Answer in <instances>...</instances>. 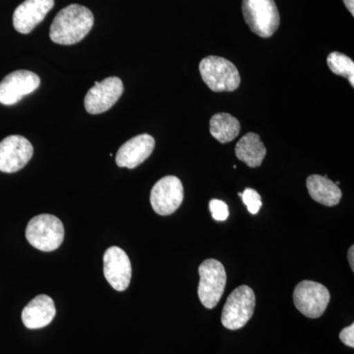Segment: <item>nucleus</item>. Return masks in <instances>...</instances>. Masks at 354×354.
Returning <instances> with one entry per match:
<instances>
[{
	"mask_svg": "<svg viewBox=\"0 0 354 354\" xmlns=\"http://www.w3.org/2000/svg\"><path fill=\"white\" fill-rule=\"evenodd\" d=\"M330 299L328 288L316 281H301L293 291L295 307L300 313L311 319L323 315L329 305Z\"/></svg>",
	"mask_w": 354,
	"mask_h": 354,
	"instance_id": "0eeeda50",
	"label": "nucleus"
},
{
	"mask_svg": "<svg viewBox=\"0 0 354 354\" xmlns=\"http://www.w3.org/2000/svg\"><path fill=\"white\" fill-rule=\"evenodd\" d=\"M55 313L57 309L53 300L48 295H38L23 309V324L28 329H41L50 325L55 317Z\"/></svg>",
	"mask_w": 354,
	"mask_h": 354,
	"instance_id": "2eb2a0df",
	"label": "nucleus"
},
{
	"mask_svg": "<svg viewBox=\"0 0 354 354\" xmlns=\"http://www.w3.org/2000/svg\"><path fill=\"white\" fill-rule=\"evenodd\" d=\"M239 195L252 215H257L259 213L261 207H262V199L257 191L252 188H246L243 193H239Z\"/></svg>",
	"mask_w": 354,
	"mask_h": 354,
	"instance_id": "aec40b11",
	"label": "nucleus"
},
{
	"mask_svg": "<svg viewBox=\"0 0 354 354\" xmlns=\"http://www.w3.org/2000/svg\"><path fill=\"white\" fill-rule=\"evenodd\" d=\"M41 79L29 70H17L0 82V104L12 106L39 88Z\"/></svg>",
	"mask_w": 354,
	"mask_h": 354,
	"instance_id": "9d476101",
	"label": "nucleus"
},
{
	"mask_svg": "<svg viewBox=\"0 0 354 354\" xmlns=\"http://www.w3.org/2000/svg\"><path fill=\"white\" fill-rule=\"evenodd\" d=\"M26 239L38 250H57L64 239V223L55 216L43 214L32 218L26 228Z\"/></svg>",
	"mask_w": 354,
	"mask_h": 354,
	"instance_id": "f03ea898",
	"label": "nucleus"
},
{
	"mask_svg": "<svg viewBox=\"0 0 354 354\" xmlns=\"http://www.w3.org/2000/svg\"><path fill=\"white\" fill-rule=\"evenodd\" d=\"M353 246H351V248H349L348 250V262L349 265H351V270L354 271V260H353V255H354V251H353Z\"/></svg>",
	"mask_w": 354,
	"mask_h": 354,
	"instance_id": "5701e85b",
	"label": "nucleus"
},
{
	"mask_svg": "<svg viewBox=\"0 0 354 354\" xmlns=\"http://www.w3.org/2000/svg\"><path fill=\"white\" fill-rule=\"evenodd\" d=\"M104 274L114 290L124 291L130 285L132 276L131 262L127 254L118 246L104 252Z\"/></svg>",
	"mask_w": 354,
	"mask_h": 354,
	"instance_id": "f8f14e48",
	"label": "nucleus"
},
{
	"mask_svg": "<svg viewBox=\"0 0 354 354\" xmlns=\"http://www.w3.org/2000/svg\"><path fill=\"white\" fill-rule=\"evenodd\" d=\"M256 297L252 288L241 286L235 288L223 306L221 324L228 330L241 329L252 318Z\"/></svg>",
	"mask_w": 354,
	"mask_h": 354,
	"instance_id": "39448f33",
	"label": "nucleus"
},
{
	"mask_svg": "<svg viewBox=\"0 0 354 354\" xmlns=\"http://www.w3.org/2000/svg\"><path fill=\"white\" fill-rule=\"evenodd\" d=\"M328 66L335 75L346 77L351 86L354 85V62L351 57L341 53H330L327 58Z\"/></svg>",
	"mask_w": 354,
	"mask_h": 354,
	"instance_id": "6ab92c4d",
	"label": "nucleus"
},
{
	"mask_svg": "<svg viewBox=\"0 0 354 354\" xmlns=\"http://www.w3.org/2000/svg\"><path fill=\"white\" fill-rule=\"evenodd\" d=\"M123 90L122 81L118 77H109L102 82H95L86 95V111L90 114L106 113L120 99Z\"/></svg>",
	"mask_w": 354,
	"mask_h": 354,
	"instance_id": "1a4fd4ad",
	"label": "nucleus"
},
{
	"mask_svg": "<svg viewBox=\"0 0 354 354\" xmlns=\"http://www.w3.org/2000/svg\"><path fill=\"white\" fill-rule=\"evenodd\" d=\"M198 295L206 308L213 309L220 302L227 283L225 267L215 259H207L199 267Z\"/></svg>",
	"mask_w": 354,
	"mask_h": 354,
	"instance_id": "423d86ee",
	"label": "nucleus"
},
{
	"mask_svg": "<svg viewBox=\"0 0 354 354\" xmlns=\"http://www.w3.org/2000/svg\"><path fill=\"white\" fill-rule=\"evenodd\" d=\"M339 339L346 346L351 348H354V324L342 330L339 333Z\"/></svg>",
	"mask_w": 354,
	"mask_h": 354,
	"instance_id": "4be33fe9",
	"label": "nucleus"
},
{
	"mask_svg": "<svg viewBox=\"0 0 354 354\" xmlns=\"http://www.w3.org/2000/svg\"><path fill=\"white\" fill-rule=\"evenodd\" d=\"M94 26V15L87 7L71 4L62 9L50 26V37L53 43L71 46L90 32Z\"/></svg>",
	"mask_w": 354,
	"mask_h": 354,
	"instance_id": "f257e3e1",
	"label": "nucleus"
},
{
	"mask_svg": "<svg viewBox=\"0 0 354 354\" xmlns=\"http://www.w3.org/2000/svg\"><path fill=\"white\" fill-rule=\"evenodd\" d=\"M344 4H346V8L351 15L354 14V0H344Z\"/></svg>",
	"mask_w": 354,
	"mask_h": 354,
	"instance_id": "b1692460",
	"label": "nucleus"
},
{
	"mask_svg": "<svg viewBox=\"0 0 354 354\" xmlns=\"http://www.w3.org/2000/svg\"><path fill=\"white\" fill-rule=\"evenodd\" d=\"M55 6V0H25L15 9L13 26L21 34H30L43 22Z\"/></svg>",
	"mask_w": 354,
	"mask_h": 354,
	"instance_id": "ddd939ff",
	"label": "nucleus"
},
{
	"mask_svg": "<svg viewBox=\"0 0 354 354\" xmlns=\"http://www.w3.org/2000/svg\"><path fill=\"white\" fill-rule=\"evenodd\" d=\"M203 81L214 92H234L241 85V75L236 66L225 58L208 57L199 65Z\"/></svg>",
	"mask_w": 354,
	"mask_h": 354,
	"instance_id": "7ed1b4c3",
	"label": "nucleus"
},
{
	"mask_svg": "<svg viewBox=\"0 0 354 354\" xmlns=\"http://www.w3.org/2000/svg\"><path fill=\"white\" fill-rule=\"evenodd\" d=\"M266 147L259 135L249 132L241 139L235 147V155L248 167H258L266 157Z\"/></svg>",
	"mask_w": 354,
	"mask_h": 354,
	"instance_id": "f3484780",
	"label": "nucleus"
},
{
	"mask_svg": "<svg viewBox=\"0 0 354 354\" xmlns=\"http://www.w3.org/2000/svg\"><path fill=\"white\" fill-rule=\"evenodd\" d=\"M183 185L176 176H165L153 185L150 201L158 215L169 216L174 214L183 204Z\"/></svg>",
	"mask_w": 354,
	"mask_h": 354,
	"instance_id": "6e6552de",
	"label": "nucleus"
},
{
	"mask_svg": "<svg viewBox=\"0 0 354 354\" xmlns=\"http://www.w3.org/2000/svg\"><path fill=\"white\" fill-rule=\"evenodd\" d=\"M155 139L149 134H141L128 140L116 153V165L120 167L133 169L152 155Z\"/></svg>",
	"mask_w": 354,
	"mask_h": 354,
	"instance_id": "4468645a",
	"label": "nucleus"
},
{
	"mask_svg": "<svg viewBox=\"0 0 354 354\" xmlns=\"http://www.w3.org/2000/svg\"><path fill=\"white\" fill-rule=\"evenodd\" d=\"M246 24L261 38H270L278 30L281 17L274 0H242Z\"/></svg>",
	"mask_w": 354,
	"mask_h": 354,
	"instance_id": "20e7f679",
	"label": "nucleus"
},
{
	"mask_svg": "<svg viewBox=\"0 0 354 354\" xmlns=\"http://www.w3.org/2000/svg\"><path fill=\"white\" fill-rule=\"evenodd\" d=\"M209 207L214 220L223 221L227 220L228 216H230L227 205L225 202L221 201V200H211Z\"/></svg>",
	"mask_w": 354,
	"mask_h": 354,
	"instance_id": "412c9836",
	"label": "nucleus"
},
{
	"mask_svg": "<svg viewBox=\"0 0 354 354\" xmlns=\"http://www.w3.org/2000/svg\"><path fill=\"white\" fill-rule=\"evenodd\" d=\"M241 123L228 113H216L209 120L212 136L221 143H228L236 138L241 133Z\"/></svg>",
	"mask_w": 354,
	"mask_h": 354,
	"instance_id": "a211bd4d",
	"label": "nucleus"
},
{
	"mask_svg": "<svg viewBox=\"0 0 354 354\" xmlns=\"http://www.w3.org/2000/svg\"><path fill=\"white\" fill-rule=\"evenodd\" d=\"M306 186L312 199L324 206L334 207L341 201L342 190L328 177L319 174L310 176L307 178Z\"/></svg>",
	"mask_w": 354,
	"mask_h": 354,
	"instance_id": "dca6fc26",
	"label": "nucleus"
},
{
	"mask_svg": "<svg viewBox=\"0 0 354 354\" xmlns=\"http://www.w3.org/2000/svg\"><path fill=\"white\" fill-rule=\"evenodd\" d=\"M34 153L32 144L25 137L11 135L0 142V171L13 174L22 169Z\"/></svg>",
	"mask_w": 354,
	"mask_h": 354,
	"instance_id": "9b49d317",
	"label": "nucleus"
}]
</instances>
